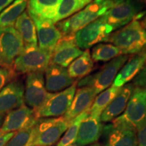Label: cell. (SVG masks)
<instances>
[{"label":"cell","mask_w":146,"mask_h":146,"mask_svg":"<svg viewBox=\"0 0 146 146\" xmlns=\"http://www.w3.org/2000/svg\"><path fill=\"white\" fill-rule=\"evenodd\" d=\"M119 0H94L83 9L58 22L57 28L62 36H74L78 31L101 17Z\"/></svg>","instance_id":"obj_1"},{"label":"cell","mask_w":146,"mask_h":146,"mask_svg":"<svg viewBox=\"0 0 146 146\" xmlns=\"http://www.w3.org/2000/svg\"><path fill=\"white\" fill-rule=\"evenodd\" d=\"M106 42H110L120 50L123 55L135 54L146 44V30L138 20H133L115 32Z\"/></svg>","instance_id":"obj_2"},{"label":"cell","mask_w":146,"mask_h":146,"mask_svg":"<svg viewBox=\"0 0 146 146\" xmlns=\"http://www.w3.org/2000/svg\"><path fill=\"white\" fill-rule=\"evenodd\" d=\"M143 0H119L101 17L114 30L122 28L133 20L143 17L146 11Z\"/></svg>","instance_id":"obj_3"},{"label":"cell","mask_w":146,"mask_h":146,"mask_svg":"<svg viewBox=\"0 0 146 146\" xmlns=\"http://www.w3.org/2000/svg\"><path fill=\"white\" fill-rule=\"evenodd\" d=\"M51 56L52 52L40 48L37 45H25L12 68L15 72L22 74L44 72L50 64Z\"/></svg>","instance_id":"obj_4"},{"label":"cell","mask_w":146,"mask_h":146,"mask_svg":"<svg viewBox=\"0 0 146 146\" xmlns=\"http://www.w3.org/2000/svg\"><path fill=\"white\" fill-rule=\"evenodd\" d=\"M128 59V55H121L115 58L98 72L81 78L77 83V86L90 87L94 89L97 95L100 94L112 85L118 72Z\"/></svg>","instance_id":"obj_5"},{"label":"cell","mask_w":146,"mask_h":146,"mask_svg":"<svg viewBox=\"0 0 146 146\" xmlns=\"http://www.w3.org/2000/svg\"><path fill=\"white\" fill-rule=\"evenodd\" d=\"M69 122L63 116L54 118H42L36 120L34 146H52L60 140L68 129Z\"/></svg>","instance_id":"obj_6"},{"label":"cell","mask_w":146,"mask_h":146,"mask_svg":"<svg viewBox=\"0 0 146 146\" xmlns=\"http://www.w3.org/2000/svg\"><path fill=\"white\" fill-rule=\"evenodd\" d=\"M77 81L64 90L51 95L39 110L35 112L37 119L42 118H54L63 116L68 111L74 98Z\"/></svg>","instance_id":"obj_7"},{"label":"cell","mask_w":146,"mask_h":146,"mask_svg":"<svg viewBox=\"0 0 146 146\" xmlns=\"http://www.w3.org/2000/svg\"><path fill=\"white\" fill-rule=\"evenodd\" d=\"M113 29L102 17L84 27L74 35L76 44L81 50H87L106 41Z\"/></svg>","instance_id":"obj_8"},{"label":"cell","mask_w":146,"mask_h":146,"mask_svg":"<svg viewBox=\"0 0 146 146\" xmlns=\"http://www.w3.org/2000/svg\"><path fill=\"white\" fill-rule=\"evenodd\" d=\"M24 47L23 40L14 27L0 31V67L12 68Z\"/></svg>","instance_id":"obj_9"},{"label":"cell","mask_w":146,"mask_h":146,"mask_svg":"<svg viewBox=\"0 0 146 146\" xmlns=\"http://www.w3.org/2000/svg\"><path fill=\"white\" fill-rule=\"evenodd\" d=\"M104 146H137V131L117 117L104 126Z\"/></svg>","instance_id":"obj_10"},{"label":"cell","mask_w":146,"mask_h":146,"mask_svg":"<svg viewBox=\"0 0 146 146\" xmlns=\"http://www.w3.org/2000/svg\"><path fill=\"white\" fill-rule=\"evenodd\" d=\"M137 129L146 122V89L134 87L123 114L118 116Z\"/></svg>","instance_id":"obj_11"},{"label":"cell","mask_w":146,"mask_h":146,"mask_svg":"<svg viewBox=\"0 0 146 146\" xmlns=\"http://www.w3.org/2000/svg\"><path fill=\"white\" fill-rule=\"evenodd\" d=\"M51 95L45 88L43 72H34L27 76L25 102L34 112L39 110Z\"/></svg>","instance_id":"obj_12"},{"label":"cell","mask_w":146,"mask_h":146,"mask_svg":"<svg viewBox=\"0 0 146 146\" xmlns=\"http://www.w3.org/2000/svg\"><path fill=\"white\" fill-rule=\"evenodd\" d=\"M36 120L33 110L23 105L7 114L0 128V134L16 133L33 127Z\"/></svg>","instance_id":"obj_13"},{"label":"cell","mask_w":146,"mask_h":146,"mask_svg":"<svg viewBox=\"0 0 146 146\" xmlns=\"http://www.w3.org/2000/svg\"><path fill=\"white\" fill-rule=\"evenodd\" d=\"M83 53L76 45L74 36H62L52 51L50 64L66 68Z\"/></svg>","instance_id":"obj_14"},{"label":"cell","mask_w":146,"mask_h":146,"mask_svg":"<svg viewBox=\"0 0 146 146\" xmlns=\"http://www.w3.org/2000/svg\"><path fill=\"white\" fill-rule=\"evenodd\" d=\"M25 105V87L19 80H12L0 91V114H7Z\"/></svg>","instance_id":"obj_15"},{"label":"cell","mask_w":146,"mask_h":146,"mask_svg":"<svg viewBox=\"0 0 146 146\" xmlns=\"http://www.w3.org/2000/svg\"><path fill=\"white\" fill-rule=\"evenodd\" d=\"M29 16L35 25L39 47L52 52L62 35L52 21L33 15Z\"/></svg>","instance_id":"obj_16"},{"label":"cell","mask_w":146,"mask_h":146,"mask_svg":"<svg viewBox=\"0 0 146 146\" xmlns=\"http://www.w3.org/2000/svg\"><path fill=\"white\" fill-rule=\"evenodd\" d=\"M103 128L100 116L89 112L80 124L75 143L78 146H85L96 143L102 135Z\"/></svg>","instance_id":"obj_17"},{"label":"cell","mask_w":146,"mask_h":146,"mask_svg":"<svg viewBox=\"0 0 146 146\" xmlns=\"http://www.w3.org/2000/svg\"><path fill=\"white\" fill-rule=\"evenodd\" d=\"M146 64V44L139 52L133 54L122 67L112 83V86L121 87L135 77Z\"/></svg>","instance_id":"obj_18"},{"label":"cell","mask_w":146,"mask_h":146,"mask_svg":"<svg viewBox=\"0 0 146 146\" xmlns=\"http://www.w3.org/2000/svg\"><path fill=\"white\" fill-rule=\"evenodd\" d=\"M45 85L50 93H57L68 88L75 83L64 67L50 64L45 70Z\"/></svg>","instance_id":"obj_19"},{"label":"cell","mask_w":146,"mask_h":146,"mask_svg":"<svg viewBox=\"0 0 146 146\" xmlns=\"http://www.w3.org/2000/svg\"><path fill=\"white\" fill-rule=\"evenodd\" d=\"M97 96L94 89L90 87H82L76 90L75 94L68 111L63 117L70 123L82 113L90 109Z\"/></svg>","instance_id":"obj_20"},{"label":"cell","mask_w":146,"mask_h":146,"mask_svg":"<svg viewBox=\"0 0 146 146\" xmlns=\"http://www.w3.org/2000/svg\"><path fill=\"white\" fill-rule=\"evenodd\" d=\"M133 88L134 86L131 84H126L120 87L117 95L102 113L100 116L102 122L108 123L112 121L125 111Z\"/></svg>","instance_id":"obj_21"},{"label":"cell","mask_w":146,"mask_h":146,"mask_svg":"<svg viewBox=\"0 0 146 146\" xmlns=\"http://www.w3.org/2000/svg\"><path fill=\"white\" fill-rule=\"evenodd\" d=\"M61 0H28L27 12L29 15L50 20L54 23Z\"/></svg>","instance_id":"obj_22"},{"label":"cell","mask_w":146,"mask_h":146,"mask_svg":"<svg viewBox=\"0 0 146 146\" xmlns=\"http://www.w3.org/2000/svg\"><path fill=\"white\" fill-rule=\"evenodd\" d=\"M14 29L21 36L25 45H37L35 25L27 11L23 12L17 18Z\"/></svg>","instance_id":"obj_23"},{"label":"cell","mask_w":146,"mask_h":146,"mask_svg":"<svg viewBox=\"0 0 146 146\" xmlns=\"http://www.w3.org/2000/svg\"><path fill=\"white\" fill-rule=\"evenodd\" d=\"M94 60L88 50L83 52L68 66V72L71 78L81 79L90 74L94 68Z\"/></svg>","instance_id":"obj_24"},{"label":"cell","mask_w":146,"mask_h":146,"mask_svg":"<svg viewBox=\"0 0 146 146\" xmlns=\"http://www.w3.org/2000/svg\"><path fill=\"white\" fill-rule=\"evenodd\" d=\"M28 0H15L0 13V31L14 27L16 20L25 12Z\"/></svg>","instance_id":"obj_25"},{"label":"cell","mask_w":146,"mask_h":146,"mask_svg":"<svg viewBox=\"0 0 146 146\" xmlns=\"http://www.w3.org/2000/svg\"><path fill=\"white\" fill-rule=\"evenodd\" d=\"M94 0H61L58 5L54 23L63 21L77 13Z\"/></svg>","instance_id":"obj_26"},{"label":"cell","mask_w":146,"mask_h":146,"mask_svg":"<svg viewBox=\"0 0 146 146\" xmlns=\"http://www.w3.org/2000/svg\"><path fill=\"white\" fill-rule=\"evenodd\" d=\"M120 89V87H116L112 85V87H108L99 94L96 97L94 103L89 109V114L94 116H101L102 113L117 95Z\"/></svg>","instance_id":"obj_27"},{"label":"cell","mask_w":146,"mask_h":146,"mask_svg":"<svg viewBox=\"0 0 146 146\" xmlns=\"http://www.w3.org/2000/svg\"><path fill=\"white\" fill-rule=\"evenodd\" d=\"M121 55L119 49L112 43H100L93 48L91 56L96 62H108Z\"/></svg>","instance_id":"obj_28"},{"label":"cell","mask_w":146,"mask_h":146,"mask_svg":"<svg viewBox=\"0 0 146 146\" xmlns=\"http://www.w3.org/2000/svg\"><path fill=\"white\" fill-rule=\"evenodd\" d=\"M89 109L78 115L70 122L68 129L66 131L65 134L58 142L57 146H69L75 143L80 124L82 120L89 114Z\"/></svg>","instance_id":"obj_29"},{"label":"cell","mask_w":146,"mask_h":146,"mask_svg":"<svg viewBox=\"0 0 146 146\" xmlns=\"http://www.w3.org/2000/svg\"><path fill=\"white\" fill-rule=\"evenodd\" d=\"M35 125L16 132L5 146H34Z\"/></svg>","instance_id":"obj_30"},{"label":"cell","mask_w":146,"mask_h":146,"mask_svg":"<svg viewBox=\"0 0 146 146\" xmlns=\"http://www.w3.org/2000/svg\"><path fill=\"white\" fill-rule=\"evenodd\" d=\"M15 73L13 68L0 67V91L12 81Z\"/></svg>","instance_id":"obj_31"},{"label":"cell","mask_w":146,"mask_h":146,"mask_svg":"<svg viewBox=\"0 0 146 146\" xmlns=\"http://www.w3.org/2000/svg\"><path fill=\"white\" fill-rule=\"evenodd\" d=\"M133 86L139 87L146 89V64L133 79Z\"/></svg>","instance_id":"obj_32"},{"label":"cell","mask_w":146,"mask_h":146,"mask_svg":"<svg viewBox=\"0 0 146 146\" xmlns=\"http://www.w3.org/2000/svg\"><path fill=\"white\" fill-rule=\"evenodd\" d=\"M137 146H146V122L137 129Z\"/></svg>","instance_id":"obj_33"},{"label":"cell","mask_w":146,"mask_h":146,"mask_svg":"<svg viewBox=\"0 0 146 146\" xmlns=\"http://www.w3.org/2000/svg\"><path fill=\"white\" fill-rule=\"evenodd\" d=\"M15 133H5V134H0V146H5L10 139L13 137Z\"/></svg>","instance_id":"obj_34"},{"label":"cell","mask_w":146,"mask_h":146,"mask_svg":"<svg viewBox=\"0 0 146 146\" xmlns=\"http://www.w3.org/2000/svg\"><path fill=\"white\" fill-rule=\"evenodd\" d=\"M14 1L15 0H0V13Z\"/></svg>","instance_id":"obj_35"},{"label":"cell","mask_w":146,"mask_h":146,"mask_svg":"<svg viewBox=\"0 0 146 146\" xmlns=\"http://www.w3.org/2000/svg\"><path fill=\"white\" fill-rule=\"evenodd\" d=\"M141 23L142 24V25H143V27L146 30V13L143 17V20H142V21L141 22Z\"/></svg>","instance_id":"obj_36"},{"label":"cell","mask_w":146,"mask_h":146,"mask_svg":"<svg viewBox=\"0 0 146 146\" xmlns=\"http://www.w3.org/2000/svg\"><path fill=\"white\" fill-rule=\"evenodd\" d=\"M5 118V115L2 114H0V128H1V125L3 123V120H4Z\"/></svg>","instance_id":"obj_37"},{"label":"cell","mask_w":146,"mask_h":146,"mask_svg":"<svg viewBox=\"0 0 146 146\" xmlns=\"http://www.w3.org/2000/svg\"><path fill=\"white\" fill-rule=\"evenodd\" d=\"M88 146H102V145H100V144L99 143H98V142H96V143L90 144V145H89Z\"/></svg>","instance_id":"obj_38"},{"label":"cell","mask_w":146,"mask_h":146,"mask_svg":"<svg viewBox=\"0 0 146 146\" xmlns=\"http://www.w3.org/2000/svg\"><path fill=\"white\" fill-rule=\"evenodd\" d=\"M69 146H78V145H77V144H76L75 143H73V144H72V145H70Z\"/></svg>","instance_id":"obj_39"},{"label":"cell","mask_w":146,"mask_h":146,"mask_svg":"<svg viewBox=\"0 0 146 146\" xmlns=\"http://www.w3.org/2000/svg\"><path fill=\"white\" fill-rule=\"evenodd\" d=\"M145 3H146V1H145Z\"/></svg>","instance_id":"obj_40"},{"label":"cell","mask_w":146,"mask_h":146,"mask_svg":"<svg viewBox=\"0 0 146 146\" xmlns=\"http://www.w3.org/2000/svg\"><path fill=\"white\" fill-rule=\"evenodd\" d=\"M145 1H146V0H145Z\"/></svg>","instance_id":"obj_41"}]
</instances>
